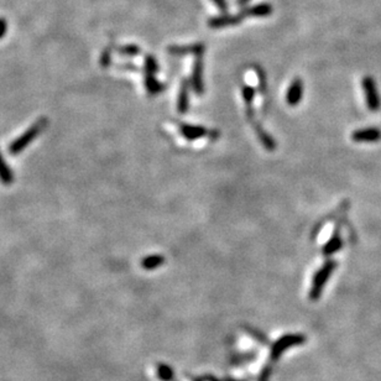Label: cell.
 I'll return each instance as SVG.
<instances>
[{"label": "cell", "instance_id": "obj_15", "mask_svg": "<svg viewBox=\"0 0 381 381\" xmlns=\"http://www.w3.org/2000/svg\"><path fill=\"white\" fill-rule=\"evenodd\" d=\"M144 83H145L146 90L150 96L159 94L165 89V86L155 78V75H145V82Z\"/></svg>", "mask_w": 381, "mask_h": 381}, {"label": "cell", "instance_id": "obj_9", "mask_svg": "<svg viewBox=\"0 0 381 381\" xmlns=\"http://www.w3.org/2000/svg\"><path fill=\"white\" fill-rule=\"evenodd\" d=\"M274 11L271 4L269 3H260V4L253 5V7L244 8L242 11H239L242 14L243 17H268L270 16Z\"/></svg>", "mask_w": 381, "mask_h": 381}, {"label": "cell", "instance_id": "obj_11", "mask_svg": "<svg viewBox=\"0 0 381 381\" xmlns=\"http://www.w3.org/2000/svg\"><path fill=\"white\" fill-rule=\"evenodd\" d=\"M178 128H180V133L186 137L187 140L189 141H193V140L201 139V137H204L208 135V130L207 129L202 128V127H196V125H189V124H178ZM212 134V133H210Z\"/></svg>", "mask_w": 381, "mask_h": 381}, {"label": "cell", "instance_id": "obj_10", "mask_svg": "<svg viewBox=\"0 0 381 381\" xmlns=\"http://www.w3.org/2000/svg\"><path fill=\"white\" fill-rule=\"evenodd\" d=\"M302 97H303V81L301 78H296L291 83V86L289 87V90H287V104L295 107V105L300 103Z\"/></svg>", "mask_w": 381, "mask_h": 381}, {"label": "cell", "instance_id": "obj_3", "mask_svg": "<svg viewBox=\"0 0 381 381\" xmlns=\"http://www.w3.org/2000/svg\"><path fill=\"white\" fill-rule=\"evenodd\" d=\"M306 338L302 334H286V336L281 337L276 342L272 344L271 348V358L272 360H277L278 358L282 355L289 348L296 347V345L303 344Z\"/></svg>", "mask_w": 381, "mask_h": 381}, {"label": "cell", "instance_id": "obj_12", "mask_svg": "<svg viewBox=\"0 0 381 381\" xmlns=\"http://www.w3.org/2000/svg\"><path fill=\"white\" fill-rule=\"evenodd\" d=\"M189 82L187 80H182L180 87V93H178V101H177V109L178 113L184 114L188 110V102H189Z\"/></svg>", "mask_w": 381, "mask_h": 381}, {"label": "cell", "instance_id": "obj_1", "mask_svg": "<svg viewBox=\"0 0 381 381\" xmlns=\"http://www.w3.org/2000/svg\"><path fill=\"white\" fill-rule=\"evenodd\" d=\"M49 125V119L42 116V118L37 119L30 128L26 129L25 133H22L21 135L17 136L14 141H11L10 145L8 148V152L11 156H17V155L21 154L22 151L28 148L30 144L36 140L41 134L45 131V129Z\"/></svg>", "mask_w": 381, "mask_h": 381}, {"label": "cell", "instance_id": "obj_6", "mask_svg": "<svg viewBox=\"0 0 381 381\" xmlns=\"http://www.w3.org/2000/svg\"><path fill=\"white\" fill-rule=\"evenodd\" d=\"M190 87L193 88L197 96H202L204 92L203 84V56H197L192 67V75H190Z\"/></svg>", "mask_w": 381, "mask_h": 381}, {"label": "cell", "instance_id": "obj_23", "mask_svg": "<svg viewBox=\"0 0 381 381\" xmlns=\"http://www.w3.org/2000/svg\"><path fill=\"white\" fill-rule=\"evenodd\" d=\"M256 75H257V80H259L260 89L264 92V90L266 89V76H265V73H264L263 68L256 67Z\"/></svg>", "mask_w": 381, "mask_h": 381}, {"label": "cell", "instance_id": "obj_21", "mask_svg": "<svg viewBox=\"0 0 381 381\" xmlns=\"http://www.w3.org/2000/svg\"><path fill=\"white\" fill-rule=\"evenodd\" d=\"M119 54L123 56H128V57H135L140 54V49L137 47L135 45H129V46H124L119 50Z\"/></svg>", "mask_w": 381, "mask_h": 381}, {"label": "cell", "instance_id": "obj_19", "mask_svg": "<svg viewBox=\"0 0 381 381\" xmlns=\"http://www.w3.org/2000/svg\"><path fill=\"white\" fill-rule=\"evenodd\" d=\"M157 375H159L160 380L163 381H171L174 379V371L171 370V368L163 364H160L157 368Z\"/></svg>", "mask_w": 381, "mask_h": 381}, {"label": "cell", "instance_id": "obj_2", "mask_svg": "<svg viewBox=\"0 0 381 381\" xmlns=\"http://www.w3.org/2000/svg\"><path fill=\"white\" fill-rule=\"evenodd\" d=\"M336 268H337V263L333 261V260H328V261L317 271V274L315 275V278H313L312 287H311V291H309L311 300L312 301L318 300L319 296L322 295V291H323L324 286H326L328 278H329L330 275L333 274V271L336 270Z\"/></svg>", "mask_w": 381, "mask_h": 381}, {"label": "cell", "instance_id": "obj_7", "mask_svg": "<svg viewBox=\"0 0 381 381\" xmlns=\"http://www.w3.org/2000/svg\"><path fill=\"white\" fill-rule=\"evenodd\" d=\"M204 50H206V46L204 43L202 42H197V43H192V45H172L167 47V51H169L170 55L174 56H184V55H195L196 57L197 56H203Z\"/></svg>", "mask_w": 381, "mask_h": 381}, {"label": "cell", "instance_id": "obj_5", "mask_svg": "<svg viewBox=\"0 0 381 381\" xmlns=\"http://www.w3.org/2000/svg\"><path fill=\"white\" fill-rule=\"evenodd\" d=\"M244 17L240 13L238 14H222L219 16H213L208 20L207 25L210 29H224L229 26L240 25Z\"/></svg>", "mask_w": 381, "mask_h": 381}, {"label": "cell", "instance_id": "obj_20", "mask_svg": "<svg viewBox=\"0 0 381 381\" xmlns=\"http://www.w3.org/2000/svg\"><path fill=\"white\" fill-rule=\"evenodd\" d=\"M255 97V89L251 86L243 87V98H244L246 107H253V99Z\"/></svg>", "mask_w": 381, "mask_h": 381}, {"label": "cell", "instance_id": "obj_8", "mask_svg": "<svg viewBox=\"0 0 381 381\" xmlns=\"http://www.w3.org/2000/svg\"><path fill=\"white\" fill-rule=\"evenodd\" d=\"M355 142H376L381 139V130L377 128H365L355 130L351 134Z\"/></svg>", "mask_w": 381, "mask_h": 381}, {"label": "cell", "instance_id": "obj_18", "mask_svg": "<svg viewBox=\"0 0 381 381\" xmlns=\"http://www.w3.org/2000/svg\"><path fill=\"white\" fill-rule=\"evenodd\" d=\"M144 68H145V75H155V73L159 71V64H157L156 58L150 55L146 56L145 62H144Z\"/></svg>", "mask_w": 381, "mask_h": 381}, {"label": "cell", "instance_id": "obj_14", "mask_svg": "<svg viewBox=\"0 0 381 381\" xmlns=\"http://www.w3.org/2000/svg\"><path fill=\"white\" fill-rule=\"evenodd\" d=\"M342 246H343V240H342L341 231H339V228H337L336 231H334V234L332 235V238L328 240L327 244L323 246V255L329 256V255L337 253V251H338Z\"/></svg>", "mask_w": 381, "mask_h": 381}, {"label": "cell", "instance_id": "obj_17", "mask_svg": "<svg viewBox=\"0 0 381 381\" xmlns=\"http://www.w3.org/2000/svg\"><path fill=\"white\" fill-rule=\"evenodd\" d=\"M255 130H256V134L257 136H259V139L261 140L263 145L265 146L268 150H274L275 146H276V144H275L274 139L269 135V134L265 133V130H264L263 128H260L259 125H255Z\"/></svg>", "mask_w": 381, "mask_h": 381}, {"label": "cell", "instance_id": "obj_4", "mask_svg": "<svg viewBox=\"0 0 381 381\" xmlns=\"http://www.w3.org/2000/svg\"><path fill=\"white\" fill-rule=\"evenodd\" d=\"M363 89L365 93L366 105L371 111H377L381 108V98L377 92L376 84L373 77H364L363 80Z\"/></svg>", "mask_w": 381, "mask_h": 381}, {"label": "cell", "instance_id": "obj_13", "mask_svg": "<svg viewBox=\"0 0 381 381\" xmlns=\"http://www.w3.org/2000/svg\"><path fill=\"white\" fill-rule=\"evenodd\" d=\"M14 180H15L14 172L11 171L10 166L8 165L4 156L0 152V183L3 186H10V184L14 183Z\"/></svg>", "mask_w": 381, "mask_h": 381}, {"label": "cell", "instance_id": "obj_22", "mask_svg": "<svg viewBox=\"0 0 381 381\" xmlns=\"http://www.w3.org/2000/svg\"><path fill=\"white\" fill-rule=\"evenodd\" d=\"M213 4L219 9L222 14H228L229 13V4H228V0H212Z\"/></svg>", "mask_w": 381, "mask_h": 381}, {"label": "cell", "instance_id": "obj_24", "mask_svg": "<svg viewBox=\"0 0 381 381\" xmlns=\"http://www.w3.org/2000/svg\"><path fill=\"white\" fill-rule=\"evenodd\" d=\"M248 3H250V0H236L235 5L239 8H244Z\"/></svg>", "mask_w": 381, "mask_h": 381}, {"label": "cell", "instance_id": "obj_16", "mask_svg": "<svg viewBox=\"0 0 381 381\" xmlns=\"http://www.w3.org/2000/svg\"><path fill=\"white\" fill-rule=\"evenodd\" d=\"M163 264H165V257L161 256V255H149V256L144 257L140 265H141L142 269L150 271L160 268Z\"/></svg>", "mask_w": 381, "mask_h": 381}]
</instances>
